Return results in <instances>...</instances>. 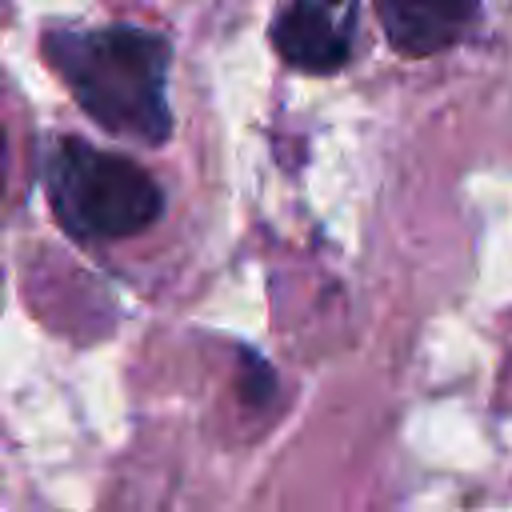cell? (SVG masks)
Returning a JSON list of instances; mask_svg holds the SVG:
<instances>
[{
    "mask_svg": "<svg viewBox=\"0 0 512 512\" xmlns=\"http://www.w3.org/2000/svg\"><path fill=\"white\" fill-rule=\"evenodd\" d=\"M40 52L80 112L104 132L148 148L172 136V40L164 32L136 24L48 28L40 36Z\"/></svg>",
    "mask_w": 512,
    "mask_h": 512,
    "instance_id": "6da1fadb",
    "label": "cell"
},
{
    "mask_svg": "<svg viewBox=\"0 0 512 512\" xmlns=\"http://www.w3.org/2000/svg\"><path fill=\"white\" fill-rule=\"evenodd\" d=\"M356 0H292L272 20L276 56L308 76H332L352 56Z\"/></svg>",
    "mask_w": 512,
    "mask_h": 512,
    "instance_id": "3957f363",
    "label": "cell"
},
{
    "mask_svg": "<svg viewBox=\"0 0 512 512\" xmlns=\"http://www.w3.org/2000/svg\"><path fill=\"white\" fill-rule=\"evenodd\" d=\"M372 4L388 44L408 60H424L460 44L480 16V0H372Z\"/></svg>",
    "mask_w": 512,
    "mask_h": 512,
    "instance_id": "277c9868",
    "label": "cell"
},
{
    "mask_svg": "<svg viewBox=\"0 0 512 512\" xmlns=\"http://www.w3.org/2000/svg\"><path fill=\"white\" fill-rule=\"evenodd\" d=\"M44 192L56 224L80 240H128L164 216L160 184L128 156L60 136L44 156Z\"/></svg>",
    "mask_w": 512,
    "mask_h": 512,
    "instance_id": "7a4b0ae2",
    "label": "cell"
},
{
    "mask_svg": "<svg viewBox=\"0 0 512 512\" xmlns=\"http://www.w3.org/2000/svg\"><path fill=\"white\" fill-rule=\"evenodd\" d=\"M0 192H4V128H0Z\"/></svg>",
    "mask_w": 512,
    "mask_h": 512,
    "instance_id": "5b68a950",
    "label": "cell"
}]
</instances>
